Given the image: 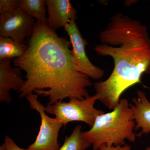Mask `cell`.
<instances>
[{"label": "cell", "instance_id": "1", "mask_svg": "<svg viewBox=\"0 0 150 150\" xmlns=\"http://www.w3.org/2000/svg\"><path fill=\"white\" fill-rule=\"evenodd\" d=\"M28 46L23 56L13 60L15 67L26 72L20 97L35 91L48 96L47 104H53L67 98L83 100L90 96L87 88L92 85L90 78L76 69L70 40L37 21Z\"/></svg>", "mask_w": 150, "mask_h": 150}, {"label": "cell", "instance_id": "2", "mask_svg": "<svg viewBox=\"0 0 150 150\" xmlns=\"http://www.w3.org/2000/svg\"><path fill=\"white\" fill-rule=\"evenodd\" d=\"M110 20L100 33L101 43L94 49L100 56L112 57L114 68L107 79L93 86L98 100L113 110L124 91L141 83L143 74H150V38L139 21L121 13Z\"/></svg>", "mask_w": 150, "mask_h": 150}, {"label": "cell", "instance_id": "3", "mask_svg": "<svg viewBox=\"0 0 150 150\" xmlns=\"http://www.w3.org/2000/svg\"><path fill=\"white\" fill-rule=\"evenodd\" d=\"M112 110L98 115L91 129L82 132V137L92 145L93 150H99L103 145L123 146L126 139L133 143L136 141L131 103L126 98L121 99Z\"/></svg>", "mask_w": 150, "mask_h": 150}, {"label": "cell", "instance_id": "4", "mask_svg": "<svg viewBox=\"0 0 150 150\" xmlns=\"http://www.w3.org/2000/svg\"><path fill=\"white\" fill-rule=\"evenodd\" d=\"M68 102L57 101L53 104H47L45 111L56 116L64 126L72 121H82L92 127L96 119L104 111L97 109L94 105L99 96L96 94L81 100L76 98H69Z\"/></svg>", "mask_w": 150, "mask_h": 150}, {"label": "cell", "instance_id": "5", "mask_svg": "<svg viewBox=\"0 0 150 150\" xmlns=\"http://www.w3.org/2000/svg\"><path fill=\"white\" fill-rule=\"evenodd\" d=\"M38 95L31 93L26 97L30 108L37 110L41 118L40 130L35 142L28 147L29 150H59V131L64 124L56 118L46 115L45 107L38 100Z\"/></svg>", "mask_w": 150, "mask_h": 150}, {"label": "cell", "instance_id": "6", "mask_svg": "<svg viewBox=\"0 0 150 150\" xmlns=\"http://www.w3.org/2000/svg\"><path fill=\"white\" fill-rule=\"evenodd\" d=\"M71 43V55L76 69L93 79H99L104 75L102 69L93 65L87 56L86 40L82 36L75 21L71 20L64 27Z\"/></svg>", "mask_w": 150, "mask_h": 150}, {"label": "cell", "instance_id": "7", "mask_svg": "<svg viewBox=\"0 0 150 150\" xmlns=\"http://www.w3.org/2000/svg\"><path fill=\"white\" fill-rule=\"evenodd\" d=\"M35 21V19L18 8L3 12L0 15V36L25 44V38L32 35Z\"/></svg>", "mask_w": 150, "mask_h": 150}, {"label": "cell", "instance_id": "8", "mask_svg": "<svg viewBox=\"0 0 150 150\" xmlns=\"http://www.w3.org/2000/svg\"><path fill=\"white\" fill-rule=\"evenodd\" d=\"M11 59L0 61V101L11 102V90L20 91L25 81L21 76V70L17 67L12 68Z\"/></svg>", "mask_w": 150, "mask_h": 150}, {"label": "cell", "instance_id": "9", "mask_svg": "<svg viewBox=\"0 0 150 150\" xmlns=\"http://www.w3.org/2000/svg\"><path fill=\"white\" fill-rule=\"evenodd\" d=\"M48 14L46 24L54 30L77 18V11L69 0H46Z\"/></svg>", "mask_w": 150, "mask_h": 150}, {"label": "cell", "instance_id": "10", "mask_svg": "<svg viewBox=\"0 0 150 150\" xmlns=\"http://www.w3.org/2000/svg\"><path fill=\"white\" fill-rule=\"evenodd\" d=\"M137 98L132 100L131 104L133 111V119L136 123L135 130L141 129L138 137L150 132V102L146 94L141 90L138 91Z\"/></svg>", "mask_w": 150, "mask_h": 150}, {"label": "cell", "instance_id": "11", "mask_svg": "<svg viewBox=\"0 0 150 150\" xmlns=\"http://www.w3.org/2000/svg\"><path fill=\"white\" fill-rule=\"evenodd\" d=\"M28 45L16 42L10 38L0 36V61L15 59L23 56Z\"/></svg>", "mask_w": 150, "mask_h": 150}, {"label": "cell", "instance_id": "12", "mask_svg": "<svg viewBox=\"0 0 150 150\" xmlns=\"http://www.w3.org/2000/svg\"><path fill=\"white\" fill-rule=\"evenodd\" d=\"M46 6L45 0H20L18 8L37 21L46 24Z\"/></svg>", "mask_w": 150, "mask_h": 150}, {"label": "cell", "instance_id": "13", "mask_svg": "<svg viewBox=\"0 0 150 150\" xmlns=\"http://www.w3.org/2000/svg\"><path fill=\"white\" fill-rule=\"evenodd\" d=\"M81 129V126L77 125L69 137L66 136L59 150H86L90 147L91 144L82 137Z\"/></svg>", "mask_w": 150, "mask_h": 150}, {"label": "cell", "instance_id": "14", "mask_svg": "<svg viewBox=\"0 0 150 150\" xmlns=\"http://www.w3.org/2000/svg\"><path fill=\"white\" fill-rule=\"evenodd\" d=\"M20 0H1L0 13L11 11L18 8Z\"/></svg>", "mask_w": 150, "mask_h": 150}, {"label": "cell", "instance_id": "15", "mask_svg": "<svg viewBox=\"0 0 150 150\" xmlns=\"http://www.w3.org/2000/svg\"><path fill=\"white\" fill-rule=\"evenodd\" d=\"M4 144L6 145V150H29L28 149H24L19 147L13 140L8 136L5 137Z\"/></svg>", "mask_w": 150, "mask_h": 150}, {"label": "cell", "instance_id": "16", "mask_svg": "<svg viewBox=\"0 0 150 150\" xmlns=\"http://www.w3.org/2000/svg\"><path fill=\"white\" fill-rule=\"evenodd\" d=\"M99 150H131V147L127 144L123 146H106L103 145L99 148Z\"/></svg>", "mask_w": 150, "mask_h": 150}, {"label": "cell", "instance_id": "17", "mask_svg": "<svg viewBox=\"0 0 150 150\" xmlns=\"http://www.w3.org/2000/svg\"><path fill=\"white\" fill-rule=\"evenodd\" d=\"M0 150H6V145L4 143L3 145L0 146Z\"/></svg>", "mask_w": 150, "mask_h": 150}, {"label": "cell", "instance_id": "18", "mask_svg": "<svg viewBox=\"0 0 150 150\" xmlns=\"http://www.w3.org/2000/svg\"><path fill=\"white\" fill-rule=\"evenodd\" d=\"M145 150H150V147L147 148Z\"/></svg>", "mask_w": 150, "mask_h": 150}]
</instances>
